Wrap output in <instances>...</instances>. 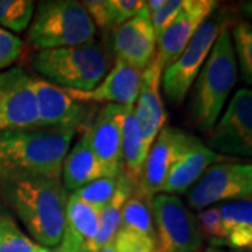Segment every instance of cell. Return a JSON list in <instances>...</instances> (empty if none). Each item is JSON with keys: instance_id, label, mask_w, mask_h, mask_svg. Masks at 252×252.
Returning <instances> with one entry per match:
<instances>
[{"instance_id": "6da1fadb", "label": "cell", "mask_w": 252, "mask_h": 252, "mask_svg": "<svg viewBox=\"0 0 252 252\" xmlns=\"http://www.w3.org/2000/svg\"><path fill=\"white\" fill-rule=\"evenodd\" d=\"M76 132L69 127H35L0 133V188L31 178L61 180Z\"/></svg>"}, {"instance_id": "7a4b0ae2", "label": "cell", "mask_w": 252, "mask_h": 252, "mask_svg": "<svg viewBox=\"0 0 252 252\" xmlns=\"http://www.w3.org/2000/svg\"><path fill=\"white\" fill-rule=\"evenodd\" d=\"M0 196L28 230L31 238L46 250L62 241L69 192L56 178H31L0 188Z\"/></svg>"}, {"instance_id": "3957f363", "label": "cell", "mask_w": 252, "mask_h": 252, "mask_svg": "<svg viewBox=\"0 0 252 252\" xmlns=\"http://www.w3.org/2000/svg\"><path fill=\"white\" fill-rule=\"evenodd\" d=\"M230 28H224L220 32L192 84L189 115L193 125L205 133H209L216 125L238 79V66Z\"/></svg>"}, {"instance_id": "277c9868", "label": "cell", "mask_w": 252, "mask_h": 252, "mask_svg": "<svg viewBox=\"0 0 252 252\" xmlns=\"http://www.w3.org/2000/svg\"><path fill=\"white\" fill-rule=\"evenodd\" d=\"M30 64L44 80L64 90L91 91L111 67V56L99 42L34 52Z\"/></svg>"}, {"instance_id": "5b68a950", "label": "cell", "mask_w": 252, "mask_h": 252, "mask_svg": "<svg viewBox=\"0 0 252 252\" xmlns=\"http://www.w3.org/2000/svg\"><path fill=\"white\" fill-rule=\"evenodd\" d=\"M97 27L80 1L45 0L35 7L27 41L38 51L83 45L94 41Z\"/></svg>"}, {"instance_id": "8992f818", "label": "cell", "mask_w": 252, "mask_h": 252, "mask_svg": "<svg viewBox=\"0 0 252 252\" xmlns=\"http://www.w3.org/2000/svg\"><path fill=\"white\" fill-rule=\"evenodd\" d=\"M238 18L228 7L217 6L216 10L199 26L184 52L162 70L161 86L164 95L174 105H180L206 62L220 32L231 27Z\"/></svg>"}, {"instance_id": "52a82bcc", "label": "cell", "mask_w": 252, "mask_h": 252, "mask_svg": "<svg viewBox=\"0 0 252 252\" xmlns=\"http://www.w3.org/2000/svg\"><path fill=\"white\" fill-rule=\"evenodd\" d=\"M247 198H252V160L233 157L210 165L187 193L193 210Z\"/></svg>"}, {"instance_id": "ba28073f", "label": "cell", "mask_w": 252, "mask_h": 252, "mask_svg": "<svg viewBox=\"0 0 252 252\" xmlns=\"http://www.w3.org/2000/svg\"><path fill=\"white\" fill-rule=\"evenodd\" d=\"M150 209L158 252H199L203 234L198 219L178 196L158 193Z\"/></svg>"}, {"instance_id": "9c48e42d", "label": "cell", "mask_w": 252, "mask_h": 252, "mask_svg": "<svg viewBox=\"0 0 252 252\" xmlns=\"http://www.w3.org/2000/svg\"><path fill=\"white\" fill-rule=\"evenodd\" d=\"M207 147L221 156L252 160V90L240 89L216 125L207 133Z\"/></svg>"}, {"instance_id": "30bf717a", "label": "cell", "mask_w": 252, "mask_h": 252, "mask_svg": "<svg viewBox=\"0 0 252 252\" xmlns=\"http://www.w3.org/2000/svg\"><path fill=\"white\" fill-rule=\"evenodd\" d=\"M39 127L34 76L23 67L0 72V133Z\"/></svg>"}, {"instance_id": "8fae6325", "label": "cell", "mask_w": 252, "mask_h": 252, "mask_svg": "<svg viewBox=\"0 0 252 252\" xmlns=\"http://www.w3.org/2000/svg\"><path fill=\"white\" fill-rule=\"evenodd\" d=\"M39 127H69L87 130L93 122L90 104L81 102L58 86L34 76Z\"/></svg>"}, {"instance_id": "7c38bea8", "label": "cell", "mask_w": 252, "mask_h": 252, "mask_svg": "<svg viewBox=\"0 0 252 252\" xmlns=\"http://www.w3.org/2000/svg\"><path fill=\"white\" fill-rule=\"evenodd\" d=\"M219 6L215 0H184V6L171 24L157 38L154 61L162 70L180 56L199 26Z\"/></svg>"}, {"instance_id": "4fadbf2b", "label": "cell", "mask_w": 252, "mask_h": 252, "mask_svg": "<svg viewBox=\"0 0 252 252\" xmlns=\"http://www.w3.org/2000/svg\"><path fill=\"white\" fill-rule=\"evenodd\" d=\"M125 107L105 104L97 111L87 132L91 149L108 177L122 174V126Z\"/></svg>"}, {"instance_id": "5bb4252c", "label": "cell", "mask_w": 252, "mask_h": 252, "mask_svg": "<svg viewBox=\"0 0 252 252\" xmlns=\"http://www.w3.org/2000/svg\"><path fill=\"white\" fill-rule=\"evenodd\" d=\"M187 137V132L171 126H164L160 130L149 150L136 187L137 192H140L144 198L152 200V198L161 192L162 185L171 171L172 164L182 150Z\"/></svg>"}, {"instance_id": "9a60e30c", "label": "cell", "mask_w": 252, "mask_h": 252, "mask_svg": "<svg viewBox=\"0 0 252 252\" xmlns=\"http://www.w3.org/2000/svg\"><path fill=\"white\" fill-rule=\"evenodd\" d=\"M228 157L213 152L200 139L189 135L184 143L182 150L172 164L171 171L162 185L160 193L180 195L192 188L207 168L213 164L224 161Z\"/></svg>"}, {"instance_id": "2e32d148", "label": "cell", "mask_w": 252, "mask_h": 252, "mask_svg": "<svg viewBox=\"0 0 252 252\" xmlns=\"http://www.w3.org/2000/svg\"><path fill=\"white\" fill-rule=\"evenodd\" d=\"M143 70L117 58L104 80L91 91L66 90L73 98L86 104H115L133 107L140 89Z\"/></svg>"}, {"instance_id": "e0dca14e", "label": "cell", "mask_w": 252, "mask_h": 252, "mask_svg": "<svg viewBox=\"0 0 252 252\" xmlns=\"http://www.w3.org/2000/svg\"><path fill=\"white\" fill-rule=\"evenodd\" d=\"M112 48L117 58L140 70H144L153 61L157 49V36L143 9L112 32Z\"/></svg>"}, {"instance_id": "ac0fdd59", "label": "cell", "mask_w": 252, "mask_h": 252, "mask_svg": "<svg viewBox=\"0 0 252 252\" xmlns=\"http://www.w3.org/2000/svg\"><path fill=\"white\" fill-rule=\"evenodd\" d=\"M161 76L162 69L153 59L142 73L136 107H133L136 121L140 126L144 143L149 147H152L167 121V114L160 94Z\"/></svg>"}, {"instance_id": "d6986e66", "label": "cell", "mask_w": 252, "mask_h": 252, "mask_svg": "<svg viewBox=\"0 0 252 252\" xmlns=\"http://www.w3.org/2000/svg\"><path fill=\"white\" fill-rule=\"evenodd\" d=\"M98 230V209L70 193L64 212V231L59 245L69 252H91Z\"/></svg>"}, {"instance_id": "ffe728a7", "label": "cell", "mask_w": 252, "mask_h": 252, "mask_svg": "<svg viewBox=\"0 0 252 252\" xmlns=\"http://www.w3.org/2000/svg\"><path fill=\"white\" fill-rule=\"evenodd\" d=\"M61 177L64 189L72 193L91 181L108 177L91 149L87 132L81 133L80 139L66 154Z\"/></svg>"}, {"instance_id": "44dd1931", "label": "cell", "mask_w": 252, "mask_h": 252, "mask_svg": "<svg viewBox=\"0 0 252 252\" xmlns=\"http://www.w3.org/2000/svg\"><path fill=\"white\" fill-rule=\"evenodd\" d=\"M136 187L137 184L135 181L126 177L124 172L119 175V184L114 198L111 199V202L102 210H99V230L91 245V252H97L102 247L114 243V238L117 237L122 223L124 206L127 199L135 192Z\"/></svg>"}, {"instance_id": "7402d4cb", "label": "cell", "mask_w": 252, "mask_h": 252, "mask_svg": "<svg viewBox=\"0 0 252 252\" xmlns=\"http://www.w3.org/2000/svg\"><path fill=\"white\" fill-rule=\"evenodd\" d=\"M133 107H125V115H124V126H122V170L124 171L122 172L137 184L150 147L144 143L140 126L136 121Z\"/></svg>"}, {"instance_id": "603a6c76", "label": "cell", "mask_w": 252, "mask_h": 252, "mask_svg": "<svg viewBox=\"0 0 252 252\" xmlns=\"http://www.w3.org/2000/svg\"><path fill=\"white\" fill-rule=\"evenodd\" d=\"M121 228L156 238V228H154L153 216H152V209H150V200L144 198L140 192H137V189H135V192L127 199V202L124 206Z\"/></svg>"}, {"instance_id": "cb8c5ba5", "label": "cell", "mask_w": 252, "mask_h": 252, "mask_svg": "<svg viewBox=\"0 0 252 252\" xmlns=\"http://www.w3.org/2000/svg\"><path fill=\"white\" fill-rule=\"evenodd\" d=\"M18 227L7 210L0 206V252H49Z\"/></svg>"}, {"instance_id": "d4e9b609", "label": "cell", "mask_w": 252, "mask_h": 252, "mask_svg": "<svg viewBox=\"0 0 252 252\" xmlns=\"http://www.w3.org/2000/svg\"><path fill=\"white\" fill-rule=\"evenodd\" d=\"M230 31L241 79L252 86V24L247 20H237Z\"/></svg>"}, {"instance_id": "484cf974", "label": "cell", "mask_w": 252, "mask_h": 252, "mask_svg": "<svg viewBox=\"0 0 252 252\" xmlns=\"http://www.w3.org/2000/svg\"><path fill=\"white\" fill-rule=\"evenodd\" d=\"M35 11V3L31 0H0V27L10 32H24Z\"/></svg>"}, {"instance_id": "4316f807", "label": "cell", "mask_w": 252, "mask_h": 252, "mask_svg": "<svg viewBox=\"0 0 252 252\" xmlns=\"http://www.w3.org/2000/svg\"><path fill=\"white\" fill-rule=\"evenodd\" d=\"M118 184H119V175L102 177L98 180L91 181L90 184L84 185L83 188L74 190L72 195L95 209L102 210L111 202V199L114 198L118 189Z\"/></svg>"}, {"instance_id": "83f0119b", "label": "cell", "mask_w": 252, "mask_h": 252, "mask_svg": "<svg viewBox=\"0 0 252 252\" xmlns=\"http://www.w3.org/2000/svg\"><path fill=\"white\" fill-rule=\"evenodd\" d=\"M219 207L221 215L223 238L237 227H252V198L223 202Z\"/></svg>"}, {"instance_id": "f1b7e54d", "label": "cell", "mask_w": 252, "mask_h": 252, "mask_svg": "<svg viewBox=\"0 0 252 252\" xmlns=\"http://www.w3.org/2000/svg\"><path fill=\"white\" fill-rule=\"evenodd\" d=\"M112 244L117 252H158L156 238L125 228H119Z\"/></svg>"}, {"instance_id": "f546056e", "label": "cell", "mask_w": 252, "mask_h": 252, "mask_svg": "<svg viewBox=\"0 0 252 252\" xmlns=\"http://www.w3.org/2000/svg\"><path fill=\"white\" fill-rule=\"evenodd\" d=\"M24 49L23 39L16 34L0 27V70L17 62Z\"/></svg>"}, {"instance_id": "4dcf8cb0", "label": "cell", "mask_w": 252, "mask_h": 252, "mask_svg": "<svg viewBox=\"0 0 252 252\" xmlns=\"http://www.w3.org/2000/svg\"><path fill=\"white\" fill-rule=\"evenodd\" d=\"M196 219H198L199 228L202 234L205 233L210 238V241H219L223 238L221 215H220V207L217 205L199 210Z\"/></svg>"}, {"instance_id": "1f68e13d", "label": "cell", "mask_w": 252, "mask_h": 252, "mask_svg": "<svg viewBox=\"0 0 252 252\" xmlns=\"http://www.w3.org/2000/svg\"><path fill=\"white\" fill-rule=\"evenodd\" d=\"M182 6H184V0H165L161 9L149 17L157 38L161 35L162 31L171 24L174 18L178 16Z\"/></svg>"}, {"instance_id": "d6a6232c", "label": "cell", "mask_w": 252, "mask_h": 252, "mask_svg": "<svg viewBox=\"0 0 252 252\" xmlns=\"http://www.w3.org/2000/svg\"><path fill=\"white\" fill-rule=\"evenodd\" d=\"M238 9H240V11H241V14H243L244 17L247 18V21H248V23L252 21V0H245V1H241V3L238 4Z\"/></svg>"}, {"instance_id": "836d02e7", "label": "cell", "mask_w": 252, "mask_h": 252, "mask_svg": "<svg viewBox=\"0 0 252 252\" xmlns=\"http://www.w3.org/2000/svg\"><path fill=\"white\" fill-rule=\"evenodd\" d=\"M97 252H117V251H115V248H114V244H108V245L102 247V248L98 250Z\"/></svg>"}, {"instance_id": "e575fe53", "label": "cell", "mask_w": 252, "mask_h": 252, "mask_svg": "<svg viewBox=\"0 0 252 252\" xmlns=\"http://www.w3.org/2000/svg\"><path fill=\"white\" fill-rule=\"evenodd\" d=\"M49 252H69V251H67V250H64V248H63V247H61V245H58L55 250H51Z\"/></svg>"}, {"instance_id": "d590c367", "label": "cell", "mask_w": 252, "mask_h": 252, "mask_svg": "<svg viewBox=\"0 0 252 252\" xmlns=\"http://www.w3.org/2000/svg\"><path fill=\"white\" fill-rule=\"evenodd\" d=\"M205 252H219V251H215V250H207V251Z\"/></svg>"}, {"instance_id": "8d00e7d4", "label": "cell", "mask_w": 252, "mask_h": 252, "mask_svg": "<svg viewBox=\"0 0 252 252\" xmlns=\"http://www.w3.org/2000/svg\"><path fill=\"white\" fill-rule=\"evenodd\" d=\"M230 252H250V251H230Z\"/></svg>"}, {"instance_id": "74e56055", "label": "cell", "mask_w": 252, "mask_h": 252, "mask_svg": "<svg viewBox=\"0 0 252 252\" xmlns=\"http://www.w3.org/2000/svg\"><path fill=\"white\" fill-rule=\"evenodd\" d=\"M251 250H252V247H251Z\"/></svg>"}]
</instances>
